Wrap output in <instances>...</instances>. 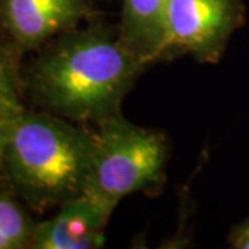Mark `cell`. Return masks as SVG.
Instances as JSON below:
<instances>
[{"label":"cell","instance_id":"cell-1","mask_svg":"<svg viewBox=\"0 0 249 249\" xmlns=\"http://www.w3.org/2000/svg\"><path fill=\"white\" fill-rule=\"evenodd\" d=\"M142 65L119 37L89 32L45 54L36 65L34 83L57 112L101 124L118 116L119 103Z\"/></svg>","mask_w":249,"mask_h":249},{"label":"cell","instance_id":"cell-2","mask_svg":"<svg viewBox=\"0 0 249 249\" xmlns=\"http://www.w3.org/2000/svg\"><path fill=\"white\" fill-rule=\"evenodd\" d=\"M94 134L49 115H21L7 122L10 176L31 201L67 202L85 194Z\"/></svg>","mask_w":249,"mask_h":249},{"label":"cell","instance_id":"cell-3","mask_svg":"<svg viewBox=\"0 0 249 249\" xmlns=\"http://www.w3.org/2000/svg\"><path fill=\"white\" fill-rule=\"evenodd\" d=\"M166 144L157 132L130 124L119 116L101 122L94 134L93 157L85 194L115 208L134 191L160 178Z\"/></svg>","mask_w":249,"mask_h":249},{"label":"cell","instance_id":"cell-4","mask_svg":"<svg viewBox=\"0 0 249 249\" xmlns=\"http://www.w3.org/2000/svg\"><path fill=\"white\" fill-rule=\"evenodd\" d=\"M241 21L238 0H170L160 55L180 49L212 60Z\"/></svg>","mask_w":249,"mask_h":249},{"label":"cell","instance_id":"cell-5","mask_svg":"<svg viewBox=\"0 0 249 249\" xmlns=\"http://www.w3.org/2000/svg\"><path fill=\"white\" fill-rule=\"evenodd\" d=\"M112 206L82 194L62 204L60 212L36 227L39 249H89L103 245V234Z\"/></svg>","mask_w":249,"mask_h":249},{"label":"cell","instance_id":"cell-6","mask_svg":"<svg viewBox=\"0 0 249 249\" xmlns=\"http://www.w3.org/2000/svg\"><path fill=\"white\" fill-rule=\"evenodd\" d=\"M85 13V0H3L4 21L25 45L39 43L71 27Z\"/></svg>","mask_w":249,"mask_h":249},{"label":"cell","instance_id":"cell-7","mask_svg":"<svg viewBox=\"0 0 249 249\" xmlns=\"http://www.w3.org/2000/svg\"><path fill=\"white\" fill-rule=\"evenodd\" d=\"M170 0H124L119 39L144 64L162 53Z\"/></svg>","mask_w":249,"mask_h":249},{"label":"cell","instance_id":"cell-8","mask_svg":"<svg viewBox=\"0 0 249 249\" xmlns=\"http://www.w3.org/2000/svg\"><path fill=\"white\" fill-rule=\"evenodd\" d=\"M31 237L25 214L9 198L0 196V249L22 247Z\"/></svg>","mask_w":249,"mask_h":249},{"label":"cell","instance_id":"cell-9","mask_svg":"<svg viewBox=\"0 0 249 249\" xmlns=\"http://www.w3.org/2000/svg\"><path fill=\"white\" fill-rule=\"evenodd\" d=\"M22 111L24 109L18 101L11 72L7 64L0 57V121H11L21 115Z\"/></svg>","mask_w":249,"mask_h":249},{"label":"cell","instance_id":"cell-10","mask_svg":"<svg viewBox=\"0 0 249 249\" xmlns=\"http://www.w3.org/2000/svg\"><path fill=\"white\" fill-rule=\"evenodd\" d=\"M7 122L0 121V160L6 155V147H7Z\"/></svg>","mask_w":249,"mask_h":249},{"label":"cell","instance_id":"cell-11","mask_svg":"<svg viewBox=\"0 0 249 249\" xmlns=\"http://www.w3.org/2000/svg\"><path fill=\"white\" fill-rule=\"evenodd\" d=\"M237 247L242 249H249V224L240 232L237 238Z\"/></svg>","mask_w":249,"mask_h":249}]
</instances>
